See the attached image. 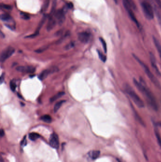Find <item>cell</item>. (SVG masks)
Returning a JSON list of instances; mask_svg holds the SVG:
<instances>
[{"label": "cell", "mask_w": 161, "mask_h": 162, "mask_svg": "<svg viewBox=\"0 0 161 162\" xmlns=\"http://www.w3.org/2000/svg\"><path fill=\"white\" fill-rule=\"evenodd\" d=\"M16 70L23 73H32L36 71V68L32 66H19L16 68Z\"/></svg>", "instance_id": "cell-12"}, {"label": "cell", "mask_w": 161, "mask_h": 162, "mask_svg": "<svg viewBox=\"0 0 161 162\" xmlns=\"http://www.w3.org/2000/svg\"><path fill=\"white\" fill-rule=\"evenodd\" d=\"M74 46V43L73 42H71L65 46V49L66 50H69V49L72 48H73Z\"/></svg>", "instance_id": "cell-29"}, {"label": "cell", "mask_w": 161, "mask_h": 162, "mask_svg": "<svg viewBox=\"0 0 161 162\" xmlns=\"http://www.w3.org/2000/svg\"><path fill=\"white\" fill-rule=\"evenodd\" d=\"M1 19L5 22V25L11 30H14L16 29L15 22L10 15L7 13H4L1 15Z\"/></svg>", "instance_id": "cell-6"}, {"label": "cell", "mask_w": 161, "mask_h": 162, "mask_svg": "<svg viewBox=\"0 0 161 162\" xmlns=\"http://www.w3.org/2000/svg\"><path fill=\"white\" fill-rule=\"evenodd\" d=\"M123 5L124 6V8L126 10L130 18L136 24V25L137 26V27H139L140 24H139L138 21H137L136 16H135L133 11L132 10L133 9L131 8V6L130 5V3H129V0H123Z\"/></svg>", "instance_id": "cell-5"}, {"label": "cell", "mask_w": 161, "mask_h": 162, "mask_svg": "<svg viewBox=\"0 0 161 162\" xmlns=\"http://www.w3.org/2000/svg\"><path fill=\"white\" fill-rule=\"evenodd\" d=\"M56 4L57 0H53L50 16H53V15L55 13V10H56Z\"/></svg>", "instance_id": "cell-23"}, {"label": "cell", "mask_w": 161, "mask_h": 162, "mask_svg": "<svg viewBox=\"0 0 161 162\" xmlns=\"http://www.w3.org/2000/svg\"><path fill=\"white\" fill-rule=\"evenodd\" d=\"M157 125L160 126V127H161V122H159L158 123Z\"/></svg>", "instance_id": "cell-41"}, {"label": "cell", "mask_w": 161, "mask_h": 162, "mask_svg": "<svg viewBox=\"0 0 161 162\" xmlns=\"http://www.w3.org/2000/svg\"><path fill=\"white\" fill-rule=\"evenodd\" d=\"M1 37H3V38H4V34H3V33L2 32H1Z\"/></svg>", "instance_id": "cell-40"}, {"label": "cell", "mask_w": 161, "mask_h": 162, "mask_svg": "<svg viewBox=\"0 0 161 162\" xmlns=\"http://www.w3.org/2000/svg\"><path fill=\"white\" fill-rule=\"evenodd\" d=\"M66 101L65 100H61V101H59L58 102L56 103L55 105L54 106V112L55 113L59 111V109H60L61 107V106L63 105L64 102Z\"/></svg>", "instance_id": "cell-18"}, {"label": "cell", "mask_w": 161, "mask_h": 162, "mask_svg": "<svg viewBox=\"0 0 161 162\" xmlns=\"http://www.w3.org/2000/svg\"><path fill=\"white\" fill-rule=\"evenodd\" d=\"M153 41H154V44L155 45L156 48L158 52L159 55L160 57V59L161 60V44H160L159 41L157 39L155 38V37H153Z\"/></svg>", "instance_id": "cell-16"}, {"label": "cell", "mask_w": 161, "mask_h": 162, "mask_svg": "<svg viewBox=\"0 0 161 162\" xmlns=\"http://www.w3.org/2000/svg\"><path fill=\"white\" fill-rule=\"evenodd\" d=\"M4 74L1 75V84H2L3 82L4 81Z\"/></svg>", "instance_id": "cell-36"}, {"label": "cell", "mask_w": 161, "mask_h": 162, "mask_svg": "<svg viewBox=\"0 0 161 162\" xmlns=\"http://www.w3.org/2000/svg\"><path fill=\"white\" fill-rule=\"evenodd\" d=\"M1 7L8 10H10L12 9V7L10 6V5L3 4H1Z\"/></svg>", "instance_id": "cell-33"}, {"label": "cell", "mask_w": 161, "mask_h": 162, "mask_svg": "<svg viewBox=\"0 0 161 162\" xmlns=\"http://www.w3.org/2000/svg\"><path fill=\"white\" fill-rule=\"evenodd\" d=\"M0 135H1V137H4V130L3 129H1V130Z\"/></svg>", "instance_id": "cell-37"}, {"label": "cell", "mask_w": 161, "mask_h": 162, "mask_svg": "<svg viewBox=\"0 0 161 162\" xmlns=\"http://www.w3.org/2000/svg\"><path fill=\"white\" fill-rule=\"evenodd\" d=\"M20 15H21V18L23 19L28 20V19H30V17L28 15L26 14V13L21 12Z\"/></svg>", "instance_id": "cell-28"}, {"label": "cell", "mask_w": 161, "mask_h": 162, "mask_svg": "<svg viewBox=\"0 0 161 162\" xmlns=\"http://www.w3.org/2000/svg\"><path fill=\"white\" fill-rule=\"evenodd\" d=\"M62 33H63V30H60L58 31L57 32H56V35H57V36H58V35H60Z\"/></svg>", "instance_id": "cell-39"}, {"label": "cell", "mask_w": 161, "mask_h": 162, "mask_svg": "<svg viewBox=\"0 0 161 162\" xmlns=\"http://www.w3.org/2000/svg\"><path fill=\"white\" fill-rule=\"evenodd\" d=\"M50 0H46L45 4L43 6V10L44 11H46L48 9L49 5Z\"/></svg>", "instance_id": "cell-30"}, {"label": "cell", "mask_w": 161, "mask_h": 162, "mask_svg": "<svg viewBox=\"0 0 161 162\" xmlns=\"http://www.w3.org/2000/svg\"><path fill=\"white\" fill-rule=\"evenodd\" d=\"M69 35H70V32H67L65 34V35H64L63 37H61V39H60V40H58V43H61L62 41H63L64 40H65L66 37H68Z\"/></svg>", "instance_id": "cell-32"}, {"label": "cell", "mask_w": 161, "mask_h": 162, "mask_svg": "<svg viewBox=\"0 0 161 162\" xmlns=\"http://www.w3.org/2000/svg\"><path fill=\"white\" fill-rule=\"evenodd\" d=\"M117 161H118V162H120V160H119V159H117Z\"/></svg>", "instance_id": "cell-42"}, {"label": "cell", "mask_w": 161, "mask_h": 162, "mask_svg": "<svg viewBox=\"0 0 161 162\" xmlns=\"http://www.w3.org/2000/svg\"><path fill=\"white\" fill-rule=\"evenodd\" d=\"M141 6L145 16L148 20H152L154 18V8L147 0H143L141 3Z\"/></svg>", "instance_id": "cell-4"}, {"label": "cell", "mask_w": 161, "mask_h": 162, "mask_svg": "<svg viewBox=\"0 0 161 162\" xmlns=\"http://www.w3.org/2000/svg\"><path fill=\"white\" fill-rule=\"evenodd\" d=\"M91 38L90 33L86 31L79 33L78 34V39L79 41L83 43H87L89 42Z\"/></svg>", "instance_id": "cell-11"}, {"label": "cell", "mask_w": 161, "mask_h": 162, "mask_svg": "<svg viewBox=\"0 0 161 162\" xmlns=\"http://www.w3.org/2000/svg\"><path fill=\"white\" fill-rule=\"evenodd\" d=\"M155 136H156V138L157 140L159 145H160V147H161V137L160 136V134L159 133L157 129H155Z\"/></svg>", "instance_id": "cell-26"}, {"label": "cell", "mask_w": 161, "mask_h": 162, "mask_svg": "<svg viewBox=\"0 0 161 162\" xmlns=\"http://www.w3.org/2000/svg\"><path fill=\"white\" fill-rule=\"evenodd\" d=\"M133 83L136 87L137 88L141 93L146 98L147 101L155 111H157L158 106L157 102H156V99L148 88L134 78L133 79Z\"/></svg>", "instance_id": "cell-1"}, {"label": "cell", "mask_w": 161, "mask_h": 162, "mask_svg": "<svg viewBox=\"0 0 161 162\" xmlns=\"http://www.w3.org/2000/svg\"><path fill=\"white\" fill-rule=\"evenodd\" d=\"M26 145V137H24L23 139H22L21 142V145L22 146H25Z\"/></svg>", "instance_id": "cell-34"}, {"label": "cell", "mask_w": 161, "mask_h": 162, "mask_svg": "<svg viewBox=\"0 0 161 162\" xmlns=\"http://www.w3.org/2000/svg\"><path fill=\"white\" fill-rule=\"evenodd\" d=\"M98 54L99 58L101 59V61H102L103 62H105L106 61V59H107L105 55H103L102 52H101L100 50H98Z\"/></svg>", "instance_id": "cell-25"}, {"label": "cell", "mask_w": 161, "mask_h": 162, "mask_svg": "<svg viewBox=\"0 0 161 162\" xmlns=\"http://www.w3.org/2000/svg\"><path fill=\"white\" fill-rule=\"evenodd\" d=\"M124 89L137 107L140 108L144 107V102H143L142 99L139 97L137 94H136V92L133 90L131 87L129 86L128 84H126L124 87Z\"/></svg>", "instance_id": "cell-2"}, {"label": "cell", "mask_w": 161, "mask_h": 162, "mask_svg": "<svg viewBox=\"0 0 161 162\" xmlns=\"http://www.w3.org/2000/svg\"><path fill=\"white\" fill-rule=\"evenodd\" d=\"M133 56L134 58L139 63V64L141 66L143 69H144L145 72V73L147 74V76H148L149 79L151 81L155 86H156L157 87H160V84L159 82H158V80L156 79V77H155V76L152 73L151 71L150 70L149 68H148V66H147V65H145L144 63L143 62V61H141L137 56H136L135 55L133 54Z\"/></svg>", "instance_id": "cell-3"}, {"label": "cell", "mask_w": 161, "mask_h": 162, "mask_svg": "<svg viewBox=\"0 0 161 162\" xmlns=\"http://www.w3.org/2000/svg\"><path fill=\"white\" fill-rule=\"evenodd\" d=\"M49 144L51 147L53 148H58L59 145V138L56 133L52 134L51 135L49 138Z\"/></svg>", "instance_id": "cell-10"}, {"label": "cell", "mask_w": 161, "mask_h": 162, "mask_svg": "<svg viewBox=\"0 0 161 162\" xmlns=\"http://www.w3.org/2000/svg\"><path fill=\"white\" fill-rule=\"evenodd\" d=\"M58 70L59 69L56 66H53V67L44 70L39 75L38 78L40 80L42 81L47 78L50 74L56 73V72H57Z\"/></svg>", "instance_id": "cell-9"}, {"label": "cell", "mask_w": 161, "mask_h": 162, "mask_svg": "<svg viewBox=\"0 0 161 162\" xmlns=\"http://www.w3.org/2000/svg\"><path fill=\"white\" fill-rule=\"evenodd\" d=\"M67 7L68 8H72L73 7V4H71V3H70V4H67Z\"/></svg>", "instance_id": "cell-38"}, {"label": "cell", "mask_w": 161, "mask_h": 162, "mask_svg": "<svg viewBox=\"0 0 161 162\" xmlns=\"http://www.w3.org/2000/svg\"><path fill=\"white\" fill-rule=\"evenodd\" d=\"M10 88H11V89L12 91H15L16 90V87H17V85H16V81L14 80H11L10 82Z\"/></svg>", "instance_id": "cell-24"}, {"label": "cell", "mask_w": 161, "mask_h": 162, "mask_svg": "<svg viewBox=\"0 0 161 162\" xmlns=\"http://www.w3.org/2000/svg\"><path fill=\"white\" fill-rule=\"evenodd\" d=\"M100 155V151L99 150H93L88 153V156L92 160L98 158Z\"/></svg>", "instance_id": "cell-15"}, {"label": "cell", "mask_w": 161, "mask_h": 162, "mask_svg": "<svg viewBox=\"0 0 161 162\" xmlns=\"http://www.w3.org/2000/svg\"><path fill=\"white\" fill-rule=\"evenodd\" d=\"M133 110L134 113V115H135V118H136V120L141 124V125H144V123L143 122L142 119H141L140 117L139 116L138 113L137 112V111L135 110V109L133 108Z\"/></svg>", "instance_id": "cell-22"}, {"label": "cell", "mask_w": 161, "mask_h": 162, "mask_svg": "<svg viewBox=\"0 0 161 162\" xmlns=\"http://www.w3.org/2000/svg\"><path fill=\"white\" fill-rule=\"evenodd\" d=\"M150 58L152 66L153 67L154 70L158 76H161V73L158 68L157 66L156 65V60H155V57L154 56V54L151 53H150Z\"/></svg>", "instance_id": "cell-14"}, {"label": "cell", "mask_w": 161, "mask_h": 162, "mask_svg": "<svg viewBox=\"0 0 161 162\" xmlns=\"http://www.w3.org/2000/svg\"><path fill=\"white\" fill-rule=\"evenodd\" d=\"M40 137V136L39 134L35 133V132H32L29 134V138L32 141L36 140V139L39 138Z\"/></svg>", "instance_id": "cell-21"}, {"label": "cell", "mask_w": 161, "mask_h": 162, "mask_svg": "<svg viewBox=\"0 0 161 162\" xmlns=\"http://www.w3.org/2000/svg\"><path fill=\"white\" fill-rule=\"evenodd\" d=\"M99 40H100V41H101V43L102 45L103 49L104 51H105V53H106L107 52V45H106L105 41L102 37H100Z\"/></svg>", "instance_id": "cell-27"}, {"label": "cell", "mask_w": 161, "mask_h": 162, "mask_svg": "<svg viewBox=\"0 0 161 162\" xmlns=\"http://www.w3.org/2000/svg\"><path fill=\"white\" fill-rule=\"evenodd\" d=\"M40 119L43 122L47 123H50L51 122H52V117L49 115H44L41 117Z\"/></svg>", "instance_id": "cell-19"}, {"label": "cell", "mask_w": 161, "mask_h": 162, "mask_svg": "<svg viewBox=\"0 0 161 162\" xmlns=\"http://www.w3.org/2000/svg\"><path fill=\"white\" fill-rule=\"evenodd\" d=\"M65 12L63 9H59L54 13V18L59 26H61L65 21Z\"/></svg>", "instance_id": "cell-8"}, {"label": "cell", "mask_w": 161, "mask_h": 162, "mask_svg": "<svg viewBox=\"0 0 161 162\" xmlns=\"http://www.w3.org/2000/svg\"><path fill=\"white\" fill-rule=\"evenodd\" d=\"M154 11L155 12V14H156V17L157 18L159 24L160 25V27L161 28V14L159 12L158 9L157 8H156V7L155 6L154 7Z\"/></svg>", "instance_id": "cell-20"}, {"label": "cell", "mask_w": 161, "mask_h": 162, "mask_svg": "<svg viewBox=\"0 0 161 162\" xmlns=\"http://www.w3.org/2000/svg\"><path fill=\"white\" fill-rule=\"evenodd\" d=\"M47 47H42V48H39V49H37L36 50H35V52L37 53H42L43 52L45 51V50H46L47 49Z\"/></svg>", "instance_id": "cell-31"}, {"label": "cell", "mask_w": 161, "mask_h": 162, "mask_svg": "<svg viewBox=\"0 0 161 162\" xmlns=\"http://www.w3.org/2000/svg\"><path fill=\"white\" fill-rule=\"evenodd\" d=\"M14 48L12 47H8L3 50L1 54V62L4 63L10 58L15 52Z\"/></svg>", "instance_id": "cell-7"}, {"label": "cell", "mask_w": 161, "mask_h": 162, "mask_svg": "<svg viewBox=\"0 0 161 162\" xmlns=\"http://www.w3.org/2000/svg\"><path fill=\"white\" fill-rule=\"evenodd\" d=\"M154 1H155L156 4L159 7L161 8V0H154Z\"/></svg>", "instance_id": "cell-35"}, {"label": "cell", "mask_w": 161, "mask_h": 162, "mask_svg": "<svg viewBox=\"0 0 161 162\" xmlns=\"http://www.w3.org/2000/svg\"><path fill=\"white\" fill-rule=\"evenodd\" d=\"M56 23L57 21L56 18H53V16H50L46 26V30L47 31H50L53 30L56 27Z\"/></svg>", "instance_id": "cell-13"}, {"label": "cell", "mask_w": 161, "mask_h": 162, "mask_svg": "<svg viewBox=\"0 0 161 162\" xmlns=\"http://www.w3.org/2000/svg\"><path fill=\"white\" fill-rule=\"evenodd\" d=\"M64 94H65V93L63 91L59 92V93L56 94V95H54V96H53L50 99V102H54V101H56L59 98H60Z\"/></svg>", "instance_id": "cell-17"}]
</instances>
